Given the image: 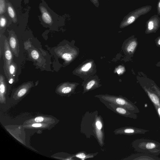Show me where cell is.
<instances>
[{"mask_svg":"<svg viewBox=\"0 0 160 160\" xmlns=\"http://www.w3.org/2000/svg\"><path fill=\"white\" fill-rule=\"evenodd\" d=\"M137 79L155 107L160 106V88L155 82L141 72H138Z\"/></svg>","mask_w":160,"mask_h":160,"instance_id":"obj_1","label":"cell"},{"mask_svg":"<svg viewBox=\"0 0 160 160\" xmlns=\"http://www.w3.org/2000/svg\"><path fill=\"white\" fill-rule=\"evenodd\" d=\"M99 100H104L124 107L133 113H138V108L127 98L121 96H116L108 94H101L94 96Z\"/></svg>","mask_w":160,"mask_h":160,"instance_id":"obj_2","label":"cell"},{"mask_svg":"<svg viewBox=\"0 0 160 160\" xmlns=\"http://www.w3.org/2000/svg\"><path fill=\"white\" fill-rule=\"evenodd\" d=\"M133 145L139 152L155 155L160 153V143L153 141L138 140L133 143Z\"/></svg>","mask_w":160,"mask_h":160,"instance_id":"obj_3","label":"cell"},{"mask_svg":"<svg viewBox=\"0 0 160 160\" xmlns=\"http://www.w3.org/2000/svg\"><path fill=\"white\" fill-rule=\"evenodd\" d=\"M152 6L146 5L136 9L125 16L120 23L119 27L123 28L135 22L140 16L145 15L151 10Z\"/></svg>","mask_w":160,"mask_h":160,"instance_id":"obj_4","label":"cell"},{"mask_svg":"<svg viewBox=\"0 0 160 160\" xmlns=\"http://www.w3.org/2000/svg\"><path fill=\"white\" fill-rule=\"evenodd\" d=\"M94 136L96 138L99 145L102 147L104 145V132L103 123L102 118L98 113L95 115L93 122L92 124Z\"/></svg>","mask_w":160,"mask_h":160,"instance_id":"obj_5","label":"cell"},{"mask_svg":"<svg viewBox=\"0 0 160 160\" xmlns=\"http://www.w3.org/2000/svg\"><path fill=\"white\" fill-rule=\"evenodd\" d=\"M99 100L108 108L119 115L133 119L137 118V115L135 113L131 112L124 107L104 100Z\"/></svg>","mask_w":160,"mask_h":160,"instance_id":"obj_6","label":"cell"},{"mask_svg":"<svg viewBox=\"0 0 160 160\" xmlns=\"http://www.w3.org/2000/svg\"><path fill=\"white\" fill-rule=\"evenodd\" d=\"M160 27V18L158 15H154L146 22L145 33H155Z\"/></svg>","mask_w":160,"mask_h":160,"instance_id":"obj_7","label":"cell"},{"mask_svg":"<svg viewBox=\"0 0 160 160\" xmlns=\"http://www.w3.org/2000/svg\"><path fill=\"white\" fill-rule=\"evenodd\" d=\"M3 58L4 61L3 69L5 74L8 78V71L9 66L12 62V55L7 40L4 41Z\"/></svg>","mask_w":160,"mask_h":160,"instance_id":"obj_8","label":"cell"},{"mask_svg":"<svg viewBox=\"0 0 160 160\" xmlns=\"http://www.w3.org/2000/svg\"><path fill=\"white\" fill-rule=\"evenodd\" d=\"M138 45L137 38L134 35L130 37L125 41L124 44V49L125 53L128 56H132Z\"/></svg>","mask_w":160,"mask_h":160,"instance_id":"obj_9","label":"cell"},{"mask_svg":"<svg viewBox=\"0 0 160 160\" xmlns=\"http://www.w3.org/2000/svg\"><path fill=\"white\" fill-rule=\"evenodd\" d=\"M148 131L129 127L120 128L113 132L115 134L132 135L137 133H143Z\"/></svg>","mask_w":160,"mask_h":160,"instance_id":"obj_10","label":"cell"},{"mask_svg":"<svg viewBox=\"0 0 160 160\" xmlns=\"http://www.w3.org/2000/svg\"><path fill=\"white\" fill-rule=\"evenodd\" d=\"M76 85V83L64 82L59 85L58 90L62 94H68L74 91Z\"/></svg>","mask_w":160,"mask_h":160,"instance_id":"obj_11","label":"cell"},{"mask_svg":"<svg viewBox=\"0 0 160 160\" xmlns=\"http://www.w3.org/2000/svg\"><path fill=\"white\" fill-rule=\"evenodd\" d=\"M73 49H63L58 51V53L60 57L67 62L72 61L76 56V52Z\"/></svg>","mask_w":160,"mask_h":160,"instance_id":"obj_12","label":"cell"},{"mask_svg":"<svg viewBox=\"0 0 160 160\" xmlns=\"http://www.w3.org/2000/svg\"><path fill=\"white\" fill-rule=\"evenodd\" d=\"M17 69V66L16 64L12 62L9 68L8 74V79L10 84L12 83L14 81Z\"/></svg>","mask_w":160,"mask_h":160,"instance_id":"obj_13","label":"cell"},{"mask_svg":"<svg viewBox=\"0 0 160 160\" xmlns=\"http://www.w3.org/2000/svg\"><path fill=\"white\" fill-rule=\"evenodd\" d=\"M98 84L96 80L92 79L90 80L84 85L83 93L97 88Z\"/></svg>","mask_w":160,"mask_h":160,"instance_id":"obj_14","label":"cell"},{"mask_svg":"<svg viewBox=\"0 0 160 160\" xmlns=\"http://www.w3.org/2000/svg\"><path fill=\"white\" fill-rule=\"evenodd\" d=\"M42 18L43 21L48 24H51L52 22V18L46 10L44 7L41 8Z\"/></svg>","mask_w":160,"mask_h":160,"instance_id":"obj_15","label":"cell"},{"mask_svg":"<svg viewBox=\"0 0 160 160\" xmlns=\"http://www.w3.org/2000/svg\"><path fill=\"white\" fill-rule=\"evenodd\" d=\"M31 82L23 84L21 86L17 92V95L18 97H20L23 96L27 92L28 88L31 86Z\"/></svg>","mask_w":160,"mask_h":160,"instance_id":"obj_16","label":"cell"},{"mask_svg":"<svg viewBox=\"0 0 160 160\" xmlns=\"http://www.w3.org/2000/svg\"><path fill=\"white\" fill-rule=\"evenodd\" d=\"M98 153V152H96L93 153L87 154L84 152H78L76 154L75 157L82 160H84L89 158H93Z\"/></svg>","mask_w":160,"mask_h":160,"instance_id":"obj_17","label":"cell"},{"mask_svg":"<svg viewBox=\"0 0 160 160\" xmlns=\"http://www.w3.org/2000/svg\"><path fill=\"white\" fill-rule=\"evenodd\" d=\"M9 44L12 51L14 53H17L18 42L17 38L14 36L12 35L10 38Z\"/></svg>","mask_w":160,"mask_h":160,"instance_id":"obj_18","label":"cell"},{"mask_svg":"<svg viewBox=\"0 0 160 160\" xmlns=\"http://www.w3.org/2000/svg\"><path fill=\"white\" fill-rule=\"evenodd\" d=\"M92 66V62H87L79 68V71L82 73H86L90 71Z\"/></svg>","mask_w":160,"mask_h":160,"instance_id":"obj_19","label":"cell"},{"mask_svg":"<svg viewBox=\"0 0 160 160\" xmlns=\"http://www.w3.org/2000/svg\"><path fill=\"white\" fill-rule=\"evenodd\" d=\"M115 71L118 74L120 75L123 74L125 72V69L124 66L122 65H119L116 68Z\"/></svg>","mask_w":160,"mask_h":160,"instance_id":"obj_20","label":"cell"},{"mask_svg":"<svg viewBox=\"0 0 160 160\" xmlns=\"http://www.w3.org/2000/svg\"><path fill=\"white\" fill-rule=\"evenodd\" d=\"M8 11L9 16L12 18H14L15 14L13 8L10 6H8L7 8Z\"/></svg>","mask_w":160,"mask_h":160,"instance_id":"obj_21","label":"cell"},{"mask_svg":"<svg viewBox=\"0 0 160 160\" xmlns=\"http://www.w3.org/2000/svg\"><path fill=\"white\" fill-rule=\"evenodd\" d=\"M31 56L34 59H37L39 56V54L38 51L35 50H33L31 53Z\"/></svg>","mask_w":160,"mask_h":160,"instance_id":"obj_22","label":"cell"},{"mask_svg":"<svg viewBox=\"0 0 160 160\" xmlns=\"http://www.w3.org/2000/svg\"><path fill=\"white\" fill-rule=\"evenodd\" d=\"M5 4L4 0H0V14L2 13L5 9Z\"/></svg>","mask_w":160,"mask_h":160,"instance_id":"obj_23","label":"cell"},{"mask_svg":"<svg viewBox=\"0 0 160 160\" xmlns=\"http://www.w3.org/2000/svg\"><path fill=\"white\" fill-rule=\"evenodd\" d=\"M6 23V20L5 18L2 17L0 18V25L1 28L4 27Z\"/></svg>","mask_w":160,"mask_h":160,"instance_id":"obj_24","label":"cell"},{"mask_svg":"<svg viewBox=\"0 0 160 160\" xmlns=\"http://www.w3.org/2000/svg\"><path fill=\"white\" fill-rule=\"evenodd\" d=\"M93 4L97 8H99V3L98 0H90Z\"/></svg>","mask_w":160,"mask_h":160,"instance_id":"obj_25","label":"cell"},{"mask_svg":"<svg viewBox=\"0 0 160 160\" xmlns=\"http://www.w3.org/2000/svg\"><path fill=\"white\" fill-rule=\"evenodd\" d=\"M155 42L156 46L160 48V36L158 37L155 39Z\"/></svg>","mask_w":160,"mask_h":160,"instance_id":"obj_26","label":"cell"},{"mask_svg":"<svg viewBox=\"0 0 160 160\" xmlns=\"http://www.w3.org/2000/svg\"><path fill=\"white\" fill-rule=\"evenodd\" d=\"M157 13L160 16V0H158L157 6Z\"/></svg>","mask_w":160,"mask_h":160,"instance_id":"obj_27","label":"cell"},{"mask_svg":"<svg viewBox=\"0 0 160 160\" xmlns=\"http://www.w3.org/2000/svg\"><path fill=\"white\" fill-rule=\"evenodd\" d=\"M34 120L36 122H41L43 121V118L41 117H38L35 118Z\"/></svg>","mask_w":160,"mask_h":160,"instance_id":"obj_28","label":"cell"},{"mask_svg":"<svg viewBox=\"0 0 160 160\" xmlns=\"http://www.w3.org/2000/svg\"><path fill=\"white\" fill-rule=\"evenodd\" d=\"M155 108L160 118V106L155 107Z\"/></svg>","mask_w":160,"mask_h":160,"instance_id":"obj_29","label":"cell"},{"mask_svg":"<svg viewBox=\"0 0 160 160\" xmlns=\"http://www.w3.org/2000/svg\"><path fill=\"white\" fill-rule=\"evenodd\" d=\"M32 126L34 127H39L42 126L40 123H34L32 125Z\"/></svg>","mask_w":160,"mask_h":160,"instance_id":"obj_30","label":"cell"},{"mask_svg":"<svg viewBox=\"0 0 160 160\" xmlns=\"http://www.w3.org/2000/svg\"><path fill=\"white\" fill-rule=\"evenodd\" d=\"M157 67H160V61L158 62L155 65Z\"/></svg>","mask_w":160,"mask_h":160,"instance_id":"obj_31","label":"cell"}]
</instances>
